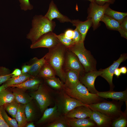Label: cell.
I'll list each match as a JSON object with an SVG mask.
<instances>
[{"instance_id": "14", "label": "cell", "mask_w": 127, "mask_h": 127, "mask_svg": "<svg viewBox=\"0 0 127 127\" xmlns=\"http://www.w3.org/2000/svg\"><path fill=\"white\" fill-rule=\"evenodd\" d=\"M43 113L42 117L37 122V124H40L46 123H49L62 115L56 103L54 107L47 108Z\"/></svg>"}, {"instance_id": "31", "label": "cell", "mask_w": 127, "mask_h": 127, "mask_svg": "<svg viewBox=\"0 0 127 127\" xmlns=\"http://www.w3.org/2000/svg\"><path fill=\"white\" fill-rule=\"evenodd\" d=\"M25 112L28 122H32L34 119L35 109L32 101L25 104Z\"/></svg>"}, {"instance_id": "21", "label": "cell", "mask_w": 127, "mask_h": 127, "mask_svg": "<svg viewBox=\"0 0 127 127\" xmlns=\"http://www.w3.org/2000/svg\"><path fill=\"white\" fill-rule=\"evenodd\" d=\"M70 127H93L97 126L96 123L89 118H67Z\"/></svg>"}, {"instance_id": "51", "label": "cell", "mask_w": 127, "mask_h": 127, "mask_svg": "<svg viewBox=\"0 0 127 127\" xmlns=\"http://www.w3.org/2000/svg\"><path fill=\"white\" fill-rule=\"evenodd\" d=\"M88 0L90 1V2H94V0Z\"/></svg>"}, {"instance_id": "1", "label": "cell", "mask_w": 127, "mask_h": 127, "mask_svg": "<svg viewBox=\"0 0 127 127\" xmlns=\"http://www.w3.org/2000/svg\"><path fill=\"white\" fill-rule=\"evenodd\" d=\"M67 49L60 43L54 47L48 49V52L44 56L46 62L52 68L56 75L64 83L65 82L64 66Z\"/></svg>"}, {"instance_id": "50", "label": "cell", "mask_w": 127, "mask_h": 127, "mask_svg": "<svg viewBox=\"0 0 127 127\" xmlns=\"http://www.w3.org/2000/svg\"><path fill=\"white\" fill-rule=\"evenodd\" d=\"M3 84L2 85L0 86V92L2 91L7 88Z\"/></svg>"}, {"instance_id": "29", "label": "cell", "mask_w": 127, "mask_h": 127, "mask_svg": "<svg viewBox=\"0 0 127 127\" xmlns=\"http://www.w3.org/2000/svg\"><path fill=\"white\" fill-rule=\"evenodd\" d=\"M45 79L48 85L55 89L62 90L65 87L64 83L60 79L55 77Z\"/></svg>"}, {"instance_id": "11", "label": "cell", "mask_w": 127, "mask_h": 127, "mask_svg": "<svg viewBox=\"0 0 127 127\" xmlns=\"http://www.w3.org/2000/svg\"><path fill=\"white\" fill-rule=\"evenodd\" d=\"M66 69L76 71L79 73V75L85 72L83 66L76 55L67 48L65 55L64 70Z\"/></svg>"}, {"instance_id": "41", "label": "cell", "mask_w": 127, "mask_h": 127, "mask_svg": "<svg viewBox=\"0 0 127 127\" xmlns=\"http://www.w3.org/2000/svg\"><path fill=\"white\" fill-rule=\"evenodd\" d=\"M64 34L67 37L72 39L74 35V31L71 29H68L65 31Z\"/></svg>"}, {"instance_id": "28", "label": "cell", "mask_w": 127, "mask_h": 127, "mask_svg": "<svg viewBox=\"0 0 127 127\" xmlns=\"http://www.w3.org/2000/svg\"><path fill=\"white\" fill-rule=\"evenodd\" d=\"M55 71L52 68L45 62L43 65L38 75L44 79L55 77Z\"/></svg>"}, {"instance_id": "13", "label": "cell", "mask_w": 127, "mask_h": 127, "mask_svg": "<svg viewBox=\"0 0 127 127\" xmlns=\"http://www.w3.org/2000/svg\"><path fill=\"white\" fill-rule=\"evenodd\" d=\"M44 16L51 21L56 18L61 23L70 22L71 20L67 16L63 15L59 12L52 0L50 3L48 11Z\"/></svg>"}, {"instance_id": "17", "label": "cell", "mask_w": 127, "mask_h": 127, "mask_svg": "<svg viewBox=\"0 0 127 127\" xmlns=\"http://www.w3.org/2000/svg\"><path fill=\"white\" fill-rule=\"evenodd\" d=\"M64 71L65 87L70 89L73 88L80 82L79 73L76 71L69 69H64Z\"/></svg>"}, {"instance_id": "33", "label": "cell", "mask_w": 127, "mask_h": 127, "mask_svg": "<svg viewBox=\"0 0 127 127\" xmlns=\"http://www.w3.org/2000/svg\"><path fill=\"white\" fill-rule=\"evenodd\" d=\"M0 110L2 117L5 122L10 127H18L15 119H12L7 115L3 106H0Z\"/></svg>"}, {"instance_id": "36", "label": "cell", "mask_w": 127, "mask_h": 127, "mask_svg": "<svg viewBox=\"0 0 127 127\" xmlns=\"http://www.w3.org/2000/svg\"><path fill=\"white\" fill-rule=\"evenodd\" d=\"M12 76L9 69L5 67L0 66V85L5 83Z\"/></svg>"}, {"instance_id": "10", "label": "cell", "mask_w": 127, "mask_h": 127, "mask_svg": "<svg viewBox=\"0 0 127 127\" xmlns=\"http://www.w3.org/2000/svg\"><path fill=\"white\" fill-rule=\"evenodd\" d=\"M103 72V69L88 72H85L79 75L80 82L91 93L96 94L98 91L95 86V82L97 77L100 75Z\"/></svg>"}, {"instance_id": "45", "label": "cell", "mask_w": 127, "mask_h": 127, "mask_svg": "<svg viewBox=\"0 0 127 127\" xmlns=\"http://www.w3.org/2000/svg\"><path fill=\"white\" fill-rule=\"evenodd\" d=\"M0 127H9L2 118L0 110Z\"/></svg>"}, {"instance_id": "30", "label": "cell", "mask_w": 127, "mask_h": 127, "mask_svg": "<svg viewBox=\"0 0 127 127\" xmlns=\"http://www.w3.org/2000/svg\"><path fill=\"white\" fill-rule=\"evenodd\" d=\"M105 14L111 17L120 23L127 16V12H123L115 11L109 6L106 9Z\"/></svg>"}, {"instance_id": "22", "label": "cell", "mask_w": 127, "mask_h": 127, "mask_svg": "<svg viewBox=\"0 0 127 127\" xmlns=\"http://www.w3.org/2000/svg\"><path fill=\"white\" fill-rule=\"evenodd\" d=\"M12 88L15 99L19 103L25 105L32 101L33 98L26 92V90L16 87Z\"/></svg>"}, {"instance_id": "16", "label": "cell", "mask_w": 127, "mask_h": 127, "mask_svg": "<svg viewBox=\"0 0 127 127\" xmlns=\"http://www.w3.org/2000/svg\"><path fill=\"white\" fill-rule=\"evenodd\" d=\"M97 95L99 97L103 98L111 99L113 100L125 102L127 101V90L122 91H115L112 90L99 92L98 91Z\"/></svg>"}, {"instance_id": "24", "label": "cell", "mask_w": 127, "mask_h": 127, "mask_svg": "<svg viewBox=\"0 0 127 127\" xmlns=\"http://www.w3.org/2000/svg\"><path fill=\"white\" fill-rule=\"evenodd\" d=\"M15 119L18 127H24L27 122L25 112V105L19 103Z\"/></svg>"}, {"instance_id": "6", "label": "cell", "mask_w": 127, "mask_h": 127, "mask_svg": "<svg viewBox=\"0 0 127 127\" xmlns=\"http://www.w3.org/2000/svg\"><path fill=\"white\" fill-rule=\"evenodd\" d=\"M55 103L62 115L64 116L77 107L87 105L70 97L65 92L63 89L59 94Z\"/></svg>"}, {"instance_id": "39", "label": "cell", "mask_w": 127, "mask_h": 127, "mask_svg": "<svg viewBox=\"0 0 127 127\" xmlns=\"http://www.w3.org/2000/svg\"><path fill=\"white\" fill-rule=\"evenodd\" d=\"M74 31V34L72 39L75 44L82 42V36L80 32L76 28Z\"/></svg>"}, {"instance_id": "12", "label": "cell", "mask_w": 127, "mask_h": 127, "mask_svg": "<svg viewBox=\"0 0 127 127\" xmlns=\"http://www.w3.org/2000/svg\"><path fill=\"white\" fill-rule=\"evenodd\" d=\"M127 58L126 54L121 55L119 59L117 60L114 61L113 64L109 67L103 69V72L100 75L105 79L108 83L110 87L111 90H112L114 87L112 79L115 70L118 68L121 63L124 61Z\"/></svg>"}, {"instance_id": "23", "label": "cell", "mask_w": 127, "mask_h": 127, "mask_svg": "<svg viewBox=\"0 0 127 127\" xmlns=\"http://www.w3.org/2000/svg\"><path fill=\"white\" fill-rule=\"evenodd\" d=\"M32 76L28 73H22L19 76H12L3 84L7 88H8L11 85L22 83Z\"/></svg>"}, {"instance_id": "44", "label": "cell", "mask_w": 127, "mask_h": 127, "mask_svg": "<svg viewBox=\"0 0 127 127\" xmlns=\"http://www.w3.org/2000/svg\"><path fill=\"white\" fill-rule=\"evenodd\" d=\"M120 33L121 36L127 39V31L123 29L120 27L119 28L118 31Z\"/></svg>"}, {"instance_id": "4", "label": "cell", "mask_w": 127, "mask_h": 127, "mask_svg": "<svg viewBox=\"0 0 127 127\" xmlns=\"http://www.w3.org/2000/svg\"><path fill=\"white\" fill-rule=\"evenodd\" d=\"M123 102L113 100L112 101L105 100L88 105L92 111H97L111 118L112 120L119 117L123 113L121 107Z\"/></svg>"}, {"instance_id": "27", "label": "cell", "mask_w": 127, "mask_h": 127, "mask_svg": "<svg viewBox=\"0 0 127 127\" xmlns=\"http://www.w3.org/2000/svg\"><path fill=\"white\" fill-rule=\"evenodd\" d=\"M101 21L104 22L108 29L118 31L120 27V23L111 17L104 14Z\"/></svg>"}, {"instance_id": "25", "label": "cell", "mask_w": 127, "mask_h": 127, "mask_svg": "<svg viewBox=\"0 0 127 127\" xmlns=\"http://www.w3.org/2000/svg\"><path fill=\"white\" fill-rule=\"evenodd\" d=\"M35 58V61L31 64V67L28 73L30 75L34 76L38 75L42 67L46 62L44 56L40 59L37 58Z\"/></svg>"}, {"instance_id": "15", "label": "cell", "mask_w": 127, "mask_h": 127, "mask_svg": "<svg viewBox=\"0 0 127 127\" xmlns=\"http://www.w3.org/2000/svg\"><path fill=\"white\" fill-rule=\"evenodd\" d=\"M88 106L82 105L77 107L69 112L65 116L67 118H89L93 111Z\"/></svg>"}, {"instance_id": "5", "label": "cell", "mask_w": 127, "mask_h": 127, "mask_svg": "<svg viewBox=\"0 0 127 127\" xmlns=\"http://www.w3.org/2000/svg\"><path fill=\"white\" fill-rule=\"evenodd\" d=\"M67 48L77 56L86 72L97 70L96 60L90 52L85 48L84 42L75 44Z\"/></svg>"}, {"instance_id": "47", "label": "cell", "mask_w": 127, "mask_h": 127, "mask_svg": "<svg viewBox=\"0 0 127 127\" xmlns=\"http://www.w3.org/2000/svg\"><path fill=\"white\" fill-rule=\"evenodd\" d=\"M120 70L121 73L125 74L127 72V70L126 68L125 67H121L120 68Z\"/></svg>"}, {"instance_id": "42", "label": "cell", "mask_w": 127, "mask_h": 127, "mask_svg": "<svg viewBox=\"0 0 127 127\" xmlns=\"http://www.w3.org/2000/svg\"><path fill=\"white\" fill-rule=\"evenodd\" d=\"M127 17L126 16L120 23V27L127 31Z\"/></svg>"}, {"instance_id": "46", "label": "cell", "mask_w": 127, "mask_h": 127, "mask_svg": "<svg viewBox=\"0 0 127 127\" xmlns=\"http://www.w3.org/2000/svg\"><path fill=\"white\" fill-rule=\"evenodd\" d=\"M22 74V71L19 68L15 69L11 73L12 76H18L21 75Z\"/></svg>"}, {"instance_id": "48", "label": "cell", "mask_w": 127, "mask_h": 127, "mask_svg": "<svg viewBox=\"0 0 127 127\" xmlns=\"http://www.w3.org/2000/svg\"><path fill=\"white\" fill-rule=\"evenodd\" d=\"M121 73L120 69L118 67L115 70L114 74L117 77H118L120 75Z\"/></svg>"}, {"instance_id": "26", "label": "cell", "mask_w": 127, "mask_h": 127, "mask_svg": "<svg viewBox=\"0 0 127 127\" xmlns=\"http://www.w3.org/2000/svg\"><path fill=\"white\" fill-rule=\"evenodd\" d=\"M7 88L0 92V106H3L15 100L13 92Z\"/></svg>"}, {"instance_id": "38", "label": "cell", "mask_w": 127, "mask_h": 127, "mask_svg": "<svg viewBox=\"0 0 127 127\" xmlns=\"http://www.w3.org/2000/svg\"><path fill=\"white\" fill-rule=\"evenodd\" d=\"M20 3L21 9L24 11L31 10L33 8V6L31 4L29 0H19Z\"/></svg>"}, {"instance_id": "34", "label": "cell", "mask_w": 127, "mask_h": 127, "mask_svg": "<svg viewBox=\"0 0 127 127\" xmlns=\"http://www.w3.org/2000/svg\"><path fill=\"white\" fill-rule=\"evenodd\" d=\"M127 125L126 112H123L119 117L112 120L111 126L113 127H126Z\"/></svg>"}, {"instance_id": "8", "label": "cell", "mask_w": 127, "mask_h": 127, "mask_svg": "<svg viewBox=\"0 0 127 127\" xmlns=\"http://www.w3.org/2000/svg\"><path fill=\"white\" fill-rule=\"evenodd\" d=\"M110 4L106 3L102 6L99 5L95 2H90L87 9V19H91L94 30L96 29L100 25V22L105 14L106 9Z\"/></svg>"}, {"instance_id": "3", "label": "cell", "mask_w": 127, "mask_h": 127, "mask_svg": "<svg viewBox=\"0 0 127 127\" xmlns=\"http://www.w3.org/2000/svg\"><path fill=\"white\" fill-rule=\"evenodd\" d=\"M63 90L70 97L87 105L104 100L103 98L98 96L97 94L90 92L87 88L80 82L73 88L70 89L65 87Z\"/></svg>"}, {"instance_id": "49", "label": "cell", "mask_w": 127, "mask_h": 127, "mask_svg": "<svg viewBox=\"0 0 127 127\" xmlns=\"http://www.w3.org/2000/svg\"><path fill=\"white\" fill-rule=\"evenodd\" d=\"M35 126L33 122L29 123L26 126V127H35Z\"/></svg>"}, {"instance_id": "35", "label": "cell", "mask_w": 127, "mask_h": 127, "mask_svg": "<svg viewBox=\"0 0 127 127\" xmlns=\"http://www.w3.org/2000/svg\"><path fill=\"white\" fill-rule=\"evenodd\" d=\"M48 127H70L67 123V118L65 116L61 115L55 120L48 123Z\"/></svg>"}, {"instance_id": "7", "label": "cell", "mask_w": 127, "mask_h": 127, "mask_svg": "<svg viewBox=\"0 0 127 127\" xmlns=\"http://www.w3.org/2000/svg\"><path fill=\"white\" fill-rule=\"evenodd\" d=\"M29 95L36 101L42 113L52 103V97L50 91L42 83L36 90L31 92Z\"/></svg>"}, {"instance_id": "40", "label": "cell", "mask_w": 127, "mask_h": 127, "mask_svg": "<svg viewBox=\"0 0 127 127\" xmlns=\"http://www.w3.org/2000/svg\"><path fill=\"white\" fill-rule=\"evenodd\" d=\"M115 0H94V2L100 5H103L106 3L113 4Z\"/></svg>"}, {"instance_id": "9", "label": "cell", "mask_w": 127, "mask_h": 127, "mask_svg": "<svg viewBox=\"0 0 127 127\" xmlns=\"http://www.w3.org/2000/svg\"><path fill=\"white\" fill-rule=\"evenodd\" d=\"M61 43L56 36V34L50 32L42 36L30 46L31 49L45 48L48 49L54 47Z\"/></svg>"}, {"instance_id": "43", "label": "cell", "mask_w": 127, "mask_h": 127, "mask_svg": "<svg viewBox=\"0 0 127 127\" xmlns=\"http://www.w3.org/2000/svg\"><path fill=\"white\" fill-rule=\"evenodd\" d=\"M31 66L30 65H24L22 68V72L23 74L27 73L29 71Z\"/></svg>"}, {"instance_id": "37", "label": "cell", "mask_w": 127, "mask_h": 127, "mask_svg": "<svg viewBox=\"0 0 127 127\" xmlns=\"http://www.w3.org/2000/svg\"><path fill=\"white\" fill-rule=\"evenodd\" d=\"M56 36L60 42L67 48L70 47L75 44L72 39L66 37L64 33H62L59 35L56 34Z\"/></svg>"}, {"instance_id": "32", "label": "cell", "mask_w": 127, "mask_h": 127, "mask_svg": "<svg viewBox=\"0 0 127 127\" xmlns=\"http://www.w3.org/2000/svg\"><path fill=\"white\" fill-rule=\"evenodd\" d=\"M19 103L16 100L4 106L5 110L13 118L15 119Z\"/></svg>"}, {"instance_id": "18", "label": "cell", "mask_w": 127, "mask_h": 127, "mask_svg": "<svg viewBox=\"0 0 127 127\" xmlns=\"http://www.w3.org/2000/svg\"><path fill=\"white\" fill-rule=\"evenodd\" d=\"M89 118L99 127H110L112 120L110 117L97 111H93Z\"/></svg>"}, {"instance_id": "19", "label": "cell", "mask_w": 127, "mask_h": 127, "mask_svg": "<svg viewBox=\"0 0 127 127\" xmlns=\"http://www.w3.org/2000/svg\"><path fill=\"white\" fill-rule=\"evenodd\" d=\"M84 21L79 20H72L70 23L72 25L76 27L81 34L82 36V41L84 42L89 29L92 26L93 23L91 18H89Z\"/></svg>"}, {"instance_id": "20", "label": "cell", "mask_w": 127, "mask_h": 127, "mask_svg": "<svg viewBox=\"0 0 127 127\" xmlns=\"http://www.w3.org/2000/svg\"><path fill=\"white\" fill-rule=\"evenodd\" d=\"M36 76H33L22 83L11 85L9 87H16L25 90H36L42 83L41 80Z\"/></svg>"}, {"instance_id": "2", "label": "cell", "mask_w": 127, "mask_h": 127, "mask_svg": "<svg viewBox=\"0 0 127 127\" xmlns=\"http://www.w3.org/2000/svg\"><path fill=\"white\" fill-rule=\"evenodd\" d=\"M32 28L26 38L33 44L44 34L52 32L56 25L55 22L51 21L42 15H35L32 20Z\"/></svg>"}]
</instances>
